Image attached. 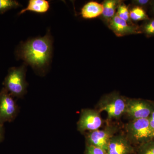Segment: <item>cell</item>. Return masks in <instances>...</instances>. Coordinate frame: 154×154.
<instances>
[{"instance_id":"1","label":"cell","mask_w":154,"mask_h":154,"mask_svg":"<svg viewBox=\"0 0 154 154\" xmlns=\"http://www.w3.org/2000/svg\"><path fill=\"white\" fill-rule=\"evenodd\" d=\"M52 41L49 34L29 40L22 45L18 50L19 57L35 68H41L50 59Z\"/></svg>"},{"instance_id":"2","label":"cell","mask_w":154,"mask_h":154,"mask_svg":"<svg viewBox=\"0 0 154 154\" xmlns=\"http://www.w3.org/2000/svg\"><path fill=\"white\" fill-rule=\"evenodd\" d=\"M25 72V66L12 67L9 70L3 84L4 88L13 97L21 98L26 93L27 83Z\"/></svg>"},{"instance_id":"3","label":"cell","mask_w":154,"mask_h":154,"mask_svg":"<svg viewBox=\"0 0 154 154\" xmlns=\"http://www.w3.org/2000/svg\"><path fill=\"white\" fill-rule=\"evenodd\" d=\"M127 130L131 139L137 143L142 144L154 138L149 118L134 119L128 125Z\"/></svg>"},{"instance_id":"4","label":"cell","mask_w":154,"mask_h":154,"mask_svg":"<svg viewBox=\"0 0 154 154\" xmlns=\"http://www.w3.org/2000/svg\"><path fill=\"white\" fill-rule=\"evenodd\" d=\"M126 101L116 93L103 97L100 103L101 111L107 112L108 118H117L125 113Z\"/></svg>"},{"instance_id":"5","label":"cell","mask_w":154,"mask_h":154,"mask_svg":"<svg viewBox=\"0 0 154 154\" xmlns=\"http://www.w3.org/2000/svg\"><path fill=\"white\" fill-rule=\"evenodd\" d=\"M13 96L3 88L0 91V122H11L16 118L19 111Z\"/></svg>"},{"instance_id":"6","label":"cell","mask_w":154,"mask_h":154,"mask_svg":"<svg viewBox=\"0 0 154 154\" xmlns=\"http://www.w3.org/2000/svg\"><path fill=\"white\" fill-rule=\"evenodd\" d=\"M154 109L150 104L146 101L129 99L126 101L125 113L134 120L149 118Z\"/></svg>"},{"instance_id":"7","label":"cell","mask_w":154,"mask_h":154,"mask_svg":"<svg viewBox=\"0 0 154 154\" xmlns=\"http://www.w3.org/2000/svg\"><path fill=\"white\" fill-rule=\"evenodd\" d=\"M107 26L118 37L141 33L140 26L136 24L130 25L116 14L108 22Z\"/></svg>"},{"instance_id":"8","label":"cell","mask_w":154,"mask_h":154,"mask_svg":"<svg viewBox=\"0 0 154 154\" xmlns=\"http://www.w3.org/2000/svg\"><path fill=\"white\" fill-rule=\"evenodd\" d=\"M102 124V119L98 112L94 110H83L78 122V129L81 132L86 131H94L99 129Z\"/></svg>"},{"instance_id":"9","label":"cell","mask_w":154,"mask_h":154,"mask_svg":"<svg viewBox=\"0 0 154 154\" xmlns=\"http://www.w3.org/2000/svg\"><path fill=\"white\" fill-rule=\"evenodd\" d=\"M133 150L127 139L121 135L113 136L110 139L107 154H129Z\"/></svg>"},{"instance_id":"10","label":"cell","mask_w":154,"mask_h":154,"mask_svg":"<svg viewBox=\"0 0 154 154\" xmlns=\"http://www.w3.org/2000/svg\"><path fill=\"white\" fill-rule=\"evenodd\" d=\"M113 136L112 131L110 130H97L88 134V140L89 145L100 148L107 152L109 142Z\"/></svg>"},{"instance_id":"11","label":"cell","mask_w":154,"mask_h":154,"mask_svg":"<svg viewBox=\"0 0 154 154\" xmlns=\"http://www.w3.org/2000/svg\"><path fill=\"white\" fill-rule=\"evenodd\" d=\"M103 11L102 3L91 1L86 4L81 10L82 17L85 19H93L100 17Z\"/></svg>"},{"instance_id":"12","label":"cell","mask_w":154,"mask_h":154,"mask_svg":"<svg viewBox=\"0 0 154 154\" xmlns=\"http://www.w3.org/2000/svg\"><path fill=\"white\" fill-rule=\"evenodd\" d=\"M121 2V0H105L102 2L103 11L100 17L107 26L109 21L115 16L118 5Z\"/></svg>"},{"instance_id":"13","label":"cell","mask_w":154,"mask_h":154,"mask_svg":"<svg viewBox=\"0 0 154 154\" xmlns=\"http://www.w3.org/2000/svg\"><path fill=\"white\" fill-rule=\"evenodd\" d=\"M49 8V2L46 0H30L27 8L20 11L19 14H23L28 11L43 14L47 12Z\"/></svg>"},{"instance_id":"14","label":"cell","mask_w":154,"mask_h":154,"mask_svg":"<svg viewBox=\"0 0 154 154\" xmlns=\"http://www.w3.org/2000/svg\"><path fill=\"white\" fill-rule=\"evenodd\" d=\"M130 18L133 22L145 21L150 19L149 15L145 9L138 6H133L129 8Z\"/></svg>"},{"instance_id":"15","label":"cell","mask_w":154,"mask_h":154,"mask_svg":"<svg viewBox=\"0 0 154 154\" xmlns=\"http://www.w3.org/2000/svg\"><path fill=\"white\" fill-rule=\"evenodd\" d=\"M116 14L119 18L126 21L130 25L135 24L131 21L130 18L129 6L127 5L123 1H122L118 5Z\"/></svg>"},{"instance_id":"16","label":"cell","mask_w":154,"mask_h":154,"mask_svg":"<svg viewBox=\"0 0 154 154\" xmlns=\"http://www.w3.org/2000/svg\"><path fill=\"white\" fill-rule=\"evenodd\" d=\"M141 33H143L148 38L154 36V18L152 17L149 20L144 21L140 26Z\"/></svg>"},{"instance_id":"17","label":"cell","mask_w":154,"mask_h":154,"mask_svg":"<svg viewBox=\"0 0 154 154\" xmlns=\"http://www.w3.org/2000/svg\"><path fill=\"white\" fill-rule=\"evenodd\" d=\"M21 6L15 0H0V14H3L11 9L17 8Z\"/></svg>"},{"instance_id":"18","label":"cell","mask_w":154,"mask_h":154,"mask_svg":"<svg viewBox=\"0 0 154 154\" xmlns=\"http://www.w3.org/2000/svg\"><path fill=\"white\" fill-rule=\"evenodd\" d=\"M138 154H154V141L150 140L141 144Z\"/></svg>"},{"instance_id":"19","label":"cell","mask_w":154,"mask_h":154,"mask_svg":"<svg viewBox=\"0 0 154 154\" xmlns=\"http://www.w3.org/2000/svg\"><path fill=\"white\" fill-rule=\"evenodd\" d=\"M132 5L138 6L143 8L146 11L147 9L149 8L152 1L151 0H133L131 2Z\"/></svg>"},{"instance_id":"20","label":"cell","mask_w":154,"mask_h":154,"mask_svg":"<svg viewBox=\"0 0 154 154\" xmlns=\"http://www.w3.org/2000/svg\"><path fill=\"white\" fill-rule=\"evenodd\" d=\"M86 154H107L104 150L95 146L89 145L86 149Z\"/></svg>"},{"instance_id":"21","label":"cell","mask_w":154,"mask_h":154,"mask_svg":"<svg viewBox=\"0 0 154 154\" xmlns=\"http://www.w3.org/2000/svg\"><path fill=\"white\" fill-rule=\"evenodd\" d=\"M149 118V120L150 125L151 128L154 136V109Z\"/></svg>"},{"instance_id":"22","label":"cell","mask_w":154,"mask_h":154,"mask_svg":"<svg viewBox=\"0 0 154 154\" xmlns=\"http://www.w3.org/2000/svg\"><path fill=\"white\" fill-rule=\"evenodd\" d=\"M5 130L4 128V124L0 122V142L2 141L4 139Z\"/></svg>"},{"instance_id":"23","label":"cell","mask_w":154,"mask_h":154,"mask_svg":"<svg viewBox=\"0 0 154 154\" xmlns=\"http://www.w3.org/2000/svg\"><path fill=\"white\" fill-rule=\"evenodd\" d=\"M149 13L152 16V17L154 18V1H152L151 4L149 8Z\"/></svg>"}]
</instances>
